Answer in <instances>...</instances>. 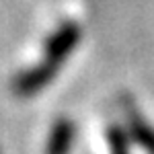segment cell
<instances>
[{
    "label": "cell",
    "instance_id": "5",
    "mask_svg": "<svg viewBox=\"0 0 154 154\" xmlns=\"http://www.w3.org/2000/svg\"><path fill=\"white\" fill-rule=\"evenodd\" d=\"M130 134L119 128L111 125L107 130V144H109V154H131L130 152Z\"/></svg>",
    "mask_w": 154,
    "mask_h": 154
},
{
    "label": "cell",
    "instance_id": "1",
    "mask_svg": "<svg viewBox=\"0 0 154 154\" xmlns=\"http://www.w3.org/2000/svg\"><path fill=\"white\" fill-rule=\"evenodd\" d=\"M56 72H58V68L49 66L48 62L37 64V66H33L31 70L21 72V74L14 78L12 91H14L19 97L35 95V93H39V91L43 88V86H48V84L51 82V78L56 76Z\"/></svg>",
    "mask_w": 154,
    "mask_h": 154
},
{
    "label": "cell",
    "instance_id": "3",
    "mask_svg": "<svg viewBox=\"0 0 154 154\" xmlns=\"http://www.w3.org/2000/svg\"><path fill=\"white\" fill-rule=\"evenodd\" d=\"M72 142H74V123L66 117H60L51 125L45 154H70Z\"/></svg>",
    "mask_w": 154,
    "mask_h": 154
},
{
    "label": "cell",
    "instance_id": "2",
    "mask_svg": "<svg viewBox=\"0 0 154 154\" xmlns=\"http://www.w3.org/2000/svg\"><path fill=\"white\" fill-rule=\"evenodd\" d=\"M76 41H78V27H74V25L62 27L54 37H49L48 48H45V62L49 66L58 68L68 58V54L72 51Z\"/></svg>",
    "mask_w": 154,
    "mask_h": 154
},
{
    "label": "cell",
    "instance_id": "4",
    "mask_svg": "<svg viewBox=\"0 0 154 154\" xmlns=\"http://www.w3.org/2000/svg\"><path fill=\"white\" fill-rule=\"evenodd\" d=\"M125 131L130 134L131 142H136L146 154H154V128L140 113H136V111L128 113V130Z\"/></svg>",
    "mask_w": 154,
    "mask_h": 154
}]
</instances>
